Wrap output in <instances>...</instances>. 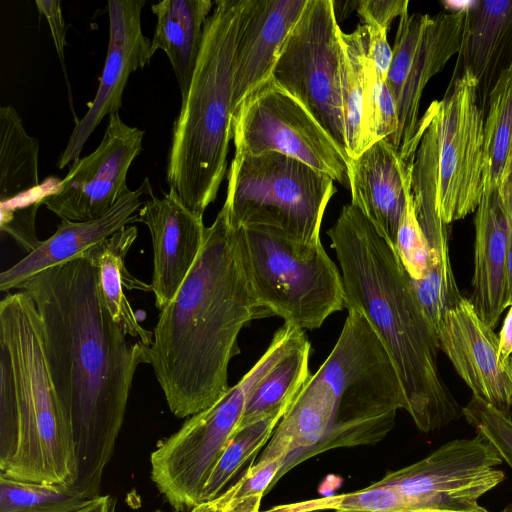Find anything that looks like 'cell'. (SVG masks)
I'll list each match as a JSON object with an SVG mask.
<instances>
[{"mask_svg": "<svg viewBox=\"0 0 512 512\" xmlns=\"http://www.w3.org/2000/svg\"><path fill=\"white\" fill-rule=\"evenodd\" d=\"M19 289L42 321L47 366L75 446L73 486L94 499L150 346L127 340L104 304L98 269L83 257L45 269Z\"/></svg>", "mask_w": 512, "mask_h": 512, "instance_id": "6da1fadb", "label": "cell"}, {"mask_svg": "<svg viewBox=\"0 0 512 512\" xmlns=\"http://www.w3.org/2000/svg\"><path fill=\"white\" fill-rule=\"evenodd\" d=\"M268 315L252 292L236 229L222 207L153 330L149 364L175 416H193L226 394L241 330Z\"/></svg>", "mask_w": 512, "mask_h": 512, "instance_id": "7a4b0ae2", "label": "cell"}, {"mask_svg": "<svg viewBox=\"0 0 512 512\" xmlns=\"http://www.w3.org/2000/svg\"><path fill=\"white\" fill-rule=\"evenodd\" d=\"M327 234L340 265L344 306L359 311L383 343L417 428L429 433L458 420L463 408L438 368L436 331L394 248L352 203Z\"/></svg>", "mask_w": 512, "mask_h": 512, "instance_id": "3957f363", "label": "cell"}, {"mask_svg": "<svg viewBox=\"0 0 512 512\" xmlns=\"http://www.w3.org/2000/svg\"><path fill=\"white\" fill-rule=\"evenodd\" d=\"M0 474L67 486L77 478L74 441L47 366L42 321L22 290L0 302Z\"/></svg>", "mask_w": 512, "mask_h": 512, "instance_id": "277c9868", "label": "cell"}, {"mask_svg": "<svg viewBox=\"0 0 512 512\" xmlns=\"http://www.w3.org/2000/svg\"><path fill=\"white\" fill-rule=\"evenodd\" d=\"M246 3L214 2L190 88L173 125L166 180L184 204L202 216L227 171L235 48Z\"/></svg>", "mask_w": 512, "mask_h": 512, "instance_id": "5b68a950", "label": "cell"}, {"mask_svg": "<svg viewBox=\"0 0 512 512\" xmlns=\"http://www.w3.org/2000/svg\"><path fill=\"white\" fill-rule=\"evenodd\" d=\"M484 119L468 70L420 117L411 173L417 216H438L448 225L476 211L484 186Z\"/></svg>", "mask_w": 512, "mask_h": 512, "instance_id": "8992f818", "label": "cell"}, {"mask_svg": "<svg viewBox=\"0 0 512 512\" xmlns=\"http://www.w3.org/2000/svg\"><path fill=\"white\" fill-rule=\"evenodd\" d=\"M315 375L334 401L332 424L324 440L298 456L289 470L329 449L381 441L394 426L397 411L407 408L390 355L357 310L348 309L340 336Z\"/></svg>", "mask_w": 512, "mask_h": 512, "instance_id": "52a82bcc", "label": "cell"}, {"mask_svg": "<svg viewBox=\"0 0 512 512\" xmlns=\"http://www.w3.org/2000/svg\"><path fill=\"white\" fill-rule=\"evenodd\" d=\"M306 337L285 324L253 367L209 408L191 416L151 454V478L178 511L201 504L203 489L236 432L258 382Z\"/></svg>", "mask_w": 512, "mask_h": 512, "instance_id": "ba28073f", "label": "cell"}, {"mask_svg": "<svg viewBox=\"0 0 512 512\" xmlns=\"http://www.w3.org/2000/svg\"><path fill=\"white\" fill-rule=\"evenodd\" d=\"M252 292L270 315L314 330L344 306L341 272L321 241L301 243L258 228H235Z\"/></svg>", "mask_w": 512, "mask_h": 512, "instance_id": "9c48e42d", "label": "cell"}, {"mask_svg": "<svg viewBox=\"0 0 512 512\" xmlns=\"http://www.w3.org/2000/svg\"><path fill=\"white\" fill-rule=\"evenodd\" d=\"M327 174L291 157L234 154L223 208L234 228H258L301 243L320 241L336 193Z\"/></svg>", "mask_w": 512, "mask_h": 512, "instance_id": "30bf717a", "label": "cell"}, {"mask_svg": "<svg viewBox=\"0 0 512 512\" xmlns=\"http://www.w3.org/2000/svg\"><path fill=\"white\" fill-rule=\"evenodd\" d=\"M339 29L332 0H307L279 52L271 79L302 103L347 156Z\"/></svg>", "mask_w": 512, "mask_h": 512, "instance_id": "8fae6325", "label": "cell"}, {"mask_svg": "<svg viewBox=\"0 0 512 512\" xmlns=\"http://www.w3.org/2000/svg\"><path fill=\"white\" fill-rule=\"evenodd\" d=\"M231 127L235 154H282L349 187L348 157L302 103L271 78L244 99Z\"/></svg>", "mask_w": 512, "mask_h": 512, "instance_id": "7c38bea8", "label": "cell"}, {"mask_svg": "<svg viewBox=\"0 0 512 512\" xmlns=\"http://www.w3.org/2000/svg\"><path fill=\"white\" fill-rule=\"evenodd\" d=\"M502 461L494 446L477 434L447 442L373 484L397 491L408 512H482L479 499L505 479L497 468Z\"/></svg>", "mask_w": 512, "mask_h": 512, "instance_id": "4fadbf2b", "label": "cell"}, {"mask_svg": "<svg viewBox=\"0 0 512 512\" xmlns=\"http://www.w3.org/2000/svg\"><path fill=\"white\" fill-rule=\"evenodd\" d=\"M467 2L458 10L435 16L404 13L399 17L393 59L386 84L394 98L399 127L390 142L400 160L412 167V143L419 123L420 102L429 80L458 54Z\"/></svg>", "mask_w": 512, "mask_h": 512, "instance_id": "5bb4252c", "label": "cell"}, {"mask_svg": "<svg viewBox=\"0 0 512 512\" xmlns=\"http://www.w3.org/2000/svg\"><path fill=\"white\" fill-rule=\"evenodd\" d=\"M144 131L127 125L119 113L109 116L104 136L91 154L79 158L42 204L61 220L102 217L131 190L128 170L142 151Z\"/></svg>", "mask_w": 512, "mask_h": 512, "instance_id": "9a60e30c", "label": "cell"}, {"mask_svg": "<svg viewBox=\"0 0 512 512\" xmlns=\"http://www.w3.org/2000/svg\"><path fill=\"white\" fill-rule=\"evenodd\" d=\"M146 0L108 1L109 42L103 72L86 114L75 124L56 166L74 164L84 144L105 116L118 113L122 94L131 73L150 63L151 41L141 28V11Z\"/></svg>", "mask_w": 512, "mask_h": 512, "instance_id": "2e32d148", "label": "cell"}, {"mask_svg": "<svg viewBox=\"0 0 512 512\" xmlns=\"http://www.w3.org/2000/svg\"><path fill=\"white\" fill-rule=\"evenodd\" d=\"M440 349L473 396L510 414L512 367L499 361V335L478 316L469 299L447 310L436 328Z\"/></svg>", "mask_w": 512, "mask_h": 512, "instance_id": "e0dca14e", "label": "cell"}, {"mask_svg": "<svg viewBox=\"0 0 512 512\" xmlns=\"http://www.w3.org/2000/svg\"><path fill=\"white\" fill-rule=\"evenodd\" d=\"M138 222L150 232L153 247L151 289L160 311L173 299L203 246V216L191 211L169 188L161 198L151 195L138 211Z\"/></svg>", "mask_w": 512, "mask_h": 512, "instance_id": "ac0fdd59", "label": "cell"}, {"mask_svg": "<svg viewBox=\"0 0 512 512\" xmlns=\"http://www.w3.org/2000/svg\"><path fill=\"white\" fill-rule=\"evenodd\" d=\"M306 4L307 0H247L235 48L234 113L271 78L279 52Z\"/></svg>", "mask_w": 512, "mask_h": 512, "instance_id": "d6986e66", "label": "cell"}, {"mask_svg": "<svg viewBox=\"0 0 512 512\" xmlns=\"http://www.w3.org/2000/svg\"><path fill=\"white\" fill-rule=\"evenodd\" d=\"M347 166L351 203L395 248L411 188L412 167L400 160L387 138L376 141L357 157L348 158Z\"/></svg>", "mask_w": 512, "mask_h": 512, "instance_id": "ffe728a7", "label": "cell"}, {"mask_svg": "<svg viewBox=\"0 0 512 512\" xmlns=\"http://www.w3.org/2000/svg\"><path fill=\"white\" fill-rule=\"evenodd\" d=\"M146 194L152 195L148 178L136 190H131L119 199L98 219L62 220L54 234L0 274V290L19 289L25 281L39 272L80 256L125 226L138 222L137 212L144 204L142 197Z\"/></svg>", "mask_w": 512, "mask_h": 512, "instance_id": "44dd1931", "label": "cell"}, {"mask_svg": "<svg viewBox=\"0 0 512 512\" xmlns=\"http://www.w3.org/2000/svg\"><path fill=\"white\" fill-rule=\"evenodd\" d=\"M451 79L468 70L485 112L488 96L512 64V0L467 2L461 46Z\"/></svg>", "mask_w": 512, "mask_h": 512, "instance_id": "7402d4cb", "label": "cell"}, {"mask_svg": "<svg viewBox=\"0 0 512 512\" xmlns=\"http://www.w3.org/2000/svg\"><path fill=\"white\" fill-rule=\"evenodd\" d=\"M474 274L470 302L481 320L495 328L506 304V257L510 219L498 194L484 177L475 211Z\"/></svg>", "mask_w": 512, "mask_h": 512, "instance_id": "603a6c76", "label": "cell"}, {"mask_svg": "<svg viewBox=\"0 0 512 512\" xmlns=\"http://www.w3.org/2000/svg\"><path fill=\"white\" fill-rule=\"evenodd\" d=\"M39 141L30 136L13 106L0 108V202L1 217L37 212L43 199L53 193L57 179L48 188L38 178Z\"/></svg>", "mask_w": 512, "mask_h": 512, "instance_id": "cb8c5ba5", "label": "cell"}, {"mask_svg": "<svg viewBox=\"0 0 512 512\" xmlns=\"http://www.w3.org/2000/svg\"><path fill=\"white\" fill-rule=\"evenodd\" d=\"M213 6L211 0H163L151 6L157 18L151 52L162 50L167 55L182 100L191 85Z\"/></svg>", "mask_w": 512, "mask_h": 512, "instance_id": "d4e9b609", "label": "cell"}, {"mask_svg": "<svg viewBox=\"0 0 512 512\" xmlns=\"http://www.w3.org/2000/svg\"><path fill=\"white\" fill-rule=\"evenodd\" d=\"M138 229L128 225L111 237L92 246L80 255L99 272V287L104 304L114 320L127 335L150 346L153 332L143 328L136 317L123 287L129 290L152 291L151 285L134 277L125 266V258L137 238Z\"/></svg>", "mask_w": 512, "mask_h": 512, "instance_id": "484cf974", "label": "cell"}, {"mask_svg": "<svg viewBox=\"0 0 512 512\" xmlns=\"http://www.w3.org/2000/svg\"><path fill=\"white\" fill-rule=\"evenodd\" d=\"M339 41L346 153L348 158H355L367 148L364 129L367 27L361 24L351 33H344L339 29Z\"/></svg>", "mask_w": 512, "mask_h": 512, "instance_id": "4316f807", "label": "cell"}, {"mask_svg": "<svg viewBox=\"0 0 512 512\" xmlns=\"http://www.w3.org/2000/svg\"><path fill=\"white\" fill-rule=\"evenodd\" d=\"M310 352L311 345L305 337L258 382L247 399L237 430L293 404L312 375Z\"/></svg>", "mask_w": 512, "mask_h": 512, "instance_id": "83f0119b", "label": "cell"}, {"mask_svg": "<svg viewBox=\"0 0 512 512\" xmlns=\"http://www.w3.org/2000/svg\"><path fill=\"white\" fill-rule=\"evenodd\" d=\"M486 108L484 177L491 188L498 189L512 164V64L496 81Z\"/></svg>", "mask_w": 512, "mask_h": 512, "instance_id": "f1b7e54d", "label": "cell"}, {"mask_svg": "<svg viewBox=\"0 0 512 512\" xmlns=\"http://www.w3.org/2000/svg\"><path fill=\"white\" fill-rule=\"evenodd\" d=\"M291 406H286L251 425L236 430L203 489L201 504L221 495L238 475L241 477L243 472L256 461L260 450L268 443L278 423Z\"/></svg>", "mask_w": 512, "mask_h": 512, "instance_id": "f546056e", "label": "cell"}, {"mask_svg": "<svg viewBox=\"0 0 512 512\" xmlns=\"http://www.w3.org/2000/svg\"><path fill=\"white\" fill-rule=\"evenodd\" d=\"M91 500L74 486L33 483L0 474V512H74Z\"/></svg>", "mask_w": 512, "mask_h": 512, "instance_id": "4dcf8cb0", "label": "cell"}, {"mask_svg": "<svg viewBox=\"0 0 512 512\" xmlns=\"http://www.w3.org/2000/svg\"><path fill=\"white\" fill-rule=\"evenodd\" d=\"M408 512L402 497L388 486L373 483L361 490L272 506L261 512Z\"/></svg>", "mask_w": 512, "mask_h": 512, "instance_id": "1f68e13d", "label": "cell"}, {"mask_svg": "<svg viewBox=\"0 0 512 512\" xmlns=\"http://www.w3.org/2000/svg\"><path fill=\"white\" fill-rule=\"evenodd\" d=\"M285 459H277L242 476L217 498L202 503L190 512H261V499L282 469Z\"/></svg>", "mask_w": 512, "mask_h": 512, "instance_id": "d6a6232c", "label": "cell"}, {"mask_svg": "<svg viewBox=\"0 0 512 512\" xmlns=\"http://www.w3.org/2000/svg\"><path fill=\"white\" fill-rule=\"evenodd\" d=\"M462 415L477 434L490 442L512 469V418L483 400L472 396Z\"/></svg>", "mask_w": 512, "mask_h": 512, "instance_id": "836d02e7", "label": "cell"}, {"mask_svg": "<svg viewBox=\"0 0 512 512\" xmlns=\"http://www.w3.org/2000/svg\"><path fill=\"white\" fill-rule=\"evenodd\" d=\"M394 250L410 281H418L425 277L428 260L427 243L415 214L411 188L407 192Z\"/></svg>", "mask_w": 512, "mask_h": 512, "instance_id": "e575fe53", "label": "cell"}, {"mask_svg": "<svg viewBox=\"0 0 512 512\" xmlns=\"http://www.w3.org/2000/svg\"><path fill=\"white\" fill-rule=\"evenodd\" d=\"M408 0H362L356 11L363 25L389 29L392 21L408 12Z\"/></svg>", "mask_w": 512, "mask_h": 512, "instance_id": "d590c367", "label": "cell"}, {"mask_svg": "<svg viewBox=\"0 0 512 512\" xmlns=\"http://www.w3.org/2000/svg\"><path fill=\"white\" fill-rule=\"evenodd\" d=\"M37 10L43 15L50 27L53 42L58 54V58L64 71L67 90L69 94V102L72 103L70 85L67 78L64 49L66 45V24L61 10V2L57 0H36ZM72 105V104H71Z\"/></svg>", "mask_w": 512, "mask_h": 512, "instance_id": "8d00e7d4", "label": "cell"}, {"mask_svg": "<svg viewBox=\"0 0 512 512\" xmlns=\"http://www.w3.org/2000/svg\"><path fill=\"white\" fill-rule=\"evenodd\" d=\"M366 27L368 30V59L376 76L380 80L386 81L393 59V50L387 40V30L379 27Z\"/></svg>", "mask_w": 512, "mask_h": 512, "instance_id": "74e56055", "label": "cell"}, {"mask_svg": "<svg viewBox=\"0 0 512 512\" xmlns=\"http://www.w3.org/2000/svg\"><path fill=\"white\" fill-rule=\"evenodd\" d=\"M501 204L512 222V164L501 186L498 188Z\"/></svg>", "mask_w": 512, "mask_h": 512, "instance_id": "f35d334b", "label": "cell"}, {"mask_svg": "<svg viewBox=\"0 0 512 512\" xmlns=\"http://www.w3.org/2000/svg\"><path fill=\"white\" fill-rule=\"evenodd\" d=\"M115 502L109 496H98L74 512H114Z\"/></svg>", "mask_w": 512, "mask_h": 512, "instance_id": "ab89813d", "label": "cell"}, {"mask_svg": "<svg viewBox=\"0 0 512 512\" xmlns=\"http://www.w3.org/2000/svg\"><path fill=\"white\" fill-rule=\"evenodd\" d=\"M506 304L508 307L512 304V222L510 225L506 257Z\"/></svg>", "mask_w": 512, "mask_h": 512, "instance_id": "60d3db41", "label": "cell"}, {"mask_svg": "<svg viewBox=\"0 0 512 512\" xmlns=\"http://www.w3.org/2000/svg\"><path fill=\"white\" fill-rule=\"evenodd\" d=\"M357 2L358 1H335L332 0L333 8L338 9L340 8V14L336 16V20L338 17H340V20L347 17L352 10H356L357 8Z\"/></svg>", "mask_w": 512, "mask_h": 512, "instance_id": "b9f144b4", "label": "cell"}, {"mask_svg": "<svg viewBox=\"0 0 512 512\" xmlns=\"http://www.w3.org/2000/svg\"><path fill=\"white\" fill-rule=\"evenodd\" d=\"M503 512H512V504L508 505Z\"/></svg>", "mask_w": 512, "mask_h": 512, "instance_id": "7bdbcfd3", "label": "cell"}, {"mask_svg": "<svg viewBox=\"0 0 512 512\" xmlns=\"http://www.w3.org/2000/svg\"><path fill=\"white\" fill-rule=\"evenodd\" d=\"M155 512H163V511H159V510H158V511H155Z\"/></svg>", "mask_w": 512, "mask_h": 512, "instance_id": "ee69618b", "label": "cell"}, {"mask_svg": "<svg viewBox=\"0 0 512 512\" xmlns=\"http://www.w3.org/2000/svg\"><path fill=\"white\" fill-rule=\"evenodd\" d=\"M337 512V511H336Z\"/></svg>", "mask_w": 512, "mask_h": 512, "instance_id": "f6af8a7d", "label": "cell"}]
</instances>
